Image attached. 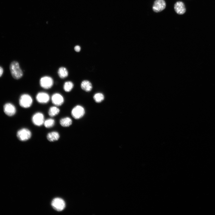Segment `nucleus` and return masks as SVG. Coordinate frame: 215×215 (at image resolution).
<instances>
[{
    "label": "nucleus",
    "instance_id": "1",
    "mask_svg": "<svg viewBox=\"0 0 215 215\" xmlns=\"http://www.w3.org/2000/svg\"><path fill=\"white\" fill-rule=\"evenodd\" d=\"M10 69L11 75L14 79H18L22 76L23 72L18 62L15 61L12 62L10 64Z\"/></svg>",
    "mask_w": 215,
    "mask_h": 215
},
{
    "label": "nucleus",
    "instance_id": "2",
    "mask_svg": "<svg viewBox=\"0 0 215 215\" xmlns=\"http://www.w3.org/2000/svg\"><path fill=\"white\" fill-rule=\"evenodd\" d=\"M33 99L31 96L27 94L22 95L20 97L19 104L20 106L24 108L30 107L33 103Z\"/></svg>",
    "mask_w": 215,
    "mask_h": 215
},
{
    "label": "nucleus",
    "instance_id": "3",
    "mask_svg": "<svg viewBox=\"0 0 215 215\" xmlns=\"http://www.w3.org/2000/svg\"><path fill=\"white\" fill-rule=\"evenodd\" d=\"M32 136L30 131L26 128H23L18 130L17 133V136L18 139L22 141H25L28 140Z\"/></svg>",
    "mask_w": 215,
    "mask_h": 215
},
{
    "label": "nucleus",
    "instance_id": "4",
    "mask_svg": "<svg viewBox=\"0 0 215 215\" xmlns=\"http://www.w3.org/2000/svg\"><path fill=\"white\" fill-rule=\"evenodd\" d=\"M85 110L83 107L80 105L75 106L72 109L71 114L72 117L75 119H79L84 115Z\"/></svg>",
    "mask_w": 215,
    "mask_h": 215
},
{
    "label": "nucleus",
    "instance_id": "5",
    "mask_svg": "<svg viewBox=\"0 0 215 215\" xmlns=\"http://www.w3.org/2000/svg\"><path fill=\"white\" fill-rule=\"evenodd\" d=\"M39 84L42 88L45 89H49L53 86V81L51 77L45 76L41 77L40 79Z\"/></svg>",
    "mask_w": 215,
    "mask_h": 215
},
{
    "label": "nucleus",
    "instance_id": "6",
    "mask_svg": "<svg viewBox=\"0 0 215 215\" xmlns=\"http://www.w3.org/2000/svg\"><path fill=\"white\" fill-rule=\"evenodd\" d=\"M51 205L53 208L58 211H61L64 208L65 206L64 201L60 198H56L52 200Z\"/></svg>",
    "mask_w": 215,
    "mask_h": 215
},
{
    "label": "nucleus",
    "instance_id": "7",
    "mask_svg": "<svg viewBox=\"0 0 215 215\" xmlns=\"http://www.w3.org/2000/svg\"><path fill=\"white\" fill-rule=\"evenodd\" d=\"M31 120L34 125L40 126L43 125L44 121V116L42 113L37 112L33 115Z\"/></svg>",
    "mask_w": 215,
    "mask_h": 215
},
{
    "label": "nucleus",
    "instance_id": "8",
    "mask_svg": "<svg viewBox=\"0 0 215 215\" xmlns=\"http://www.w3.org/2000/svg\"><path fill=\"white\" fill-rule=\"evenodd\" d=\"M166 4L164 0H155L152 7L153 11L156 13L160 12L165 8Z\"/></svg>",
    "mask_w": 215,
    "mask_h": 215
},
{
    "label": "nucleus",
    "instance_id": "9",
    "mask_svg": "<svg viewBox=\"0 0 215 215\" xmlns=\"http://www.w3.org/2000/svg\"><path fill=\"white\" fill-rule=\"evenodd\" d=\"M51 100L52 103L57 106L61 105L64 101L63 96L58 93L53 94L51 96Z\"/></svg>",
    "mask_w": 215,
    "mask_h": 215
},
{
    "label": "nucleus",
    "instance_id": "10",
    "mask_svg": "<svg viewBox=\"0 0 215 215\" xmlns=\"http://www.w3.org/2000/svg\"><path fill=\"white\" fill-rule=\"evenodd\" d=\"M50 97L47 93L44 92L38 93L36 96V99L37 102L40 103L45 104L47 103L49 101Z\"/></svg>",
    "mask_w": 215,
    "mask_h": 215
},
{
    "label": "nucleus",
    "instance_id": "11",
    "mask_svg": "<svg viewBox=\"0 0 215 215\" xmlns=\"http://www.w3.org/2000/svg\"><path fill=\"white\" fill-rule=\"evenodd\" d=\"M4 113L8 116H12L16 113V110L15 106L10 103H7L4 106Z\"/></svg>",
    "mask_w": 215,
    "mask_h": 215
},
{
    "label": "nucleus",
    "instance_id": "12",
    "mask_svg": "<svg viewBox=\"0 0 215 215\" xmlns=\"http://www.w3.org/2000/svg\"><path fill=\"white\" fill-rule=\"evenodd\" d=\"M174 7L175 11L178 14H183L186 11L185 4L181 1L176 2L174 5Z\"/></svg>",
    "mask_w": 215,
    "mask_h": 215
},
{
    "label": "nucleus",
    "instance_id": "13",
    "mask_svg": "<svg viewBox=\"0 0 215 215\" xmlns=\"http://www.w3.org/2000/svg\"><path fill=\"white\" fill-rule=\"evenodd\" d=\"M60 135L59 133L56 131H53L48 133L47 138L50 142H53L57 141L59 138Z\"/></svg>",
    "mask_w": 215,
    "mask_h": 215
},
{
    "label": "nucleus",
    "instance_id": "14",
    "mask_svg": "<svg viewBox=\"0 0 215 215\" xmlns=\"http://www.w3.org/2000/svg\"><path fill=\"white\" fill-rule=\"evenodd\" d=\"M82 89L86 92L90 91L92 89L91 83L88 80H85L82 82L81 84Z\"/></svg>",
    "mask_w": 215,
    "mask_h": 215
},
{
    "label": "nucleus",
    "instance_id": "15",
    "mask_svg": "<svg viewBox=\"0 0 215 215\" xmlns=\"http://www.w3.org/2000/svg\"><path fill=\"white\" fill-rule=\"evenodd\" d=\"M59 123L62 127H67L71 125L72 121L69 117H66L61 119L60 120Z\"/></svg>",
    "mask_w": 215,
    "mask_h": 215
},
{
    "label": "nucleus",
    "instance_id": "16",
    "mask_svg": "<svg viewBox=\"0 0 215 215\" xmlns=\"http://www.w3.org/2000/svg\"><path fill=\"white\" fill-rule=\"evenodd\" d=\"M58 74L60 78L64 79L68 76V73L66 68L64 67H61L58 69Z\"/></svg>",
    "mask_w": 215,
    "mask_h": 215
},
{
    "label": "nucleus",
    "instance_id": "17",
    "mask_svg": "<svg viewBox=\"0 0 215 215\" xmlns=\"http://www.w3.org/2000/svg\"><path fill=\"white\" fill-rule=\"evenodd\" d=\"M60 111V109L57 106H53L49 108L48 114L50 116L53 117L58 115Z\"/></svg>",
    "mask_w": 215,
    "mask_h": 215
},
{
    "label": "nucleus",
    "instance_id": "18",
    "mask_svg": "<svg viewBox=\"0 0 215 215\" xmlns=\"http://www.w3.org/2000/svg\"><path fill=\"white\" fill-rule=\"evenodd\" d=\"M74 87L73 83L70 81L66 82L63 85V89L66 92H69Z\"/></svg>",
    "mask_w": 215,
    "mask_h": 215
},
{
    "label": "nucleus",
    "instance_id": "19",
    "mask_svg": "<svg viewBox=\"0 0 215 215\" xmlns=\"http://www.w3.org/2000/svg\"><path fill=\"white\" fill-rule=\"evenodd\" d=\"M55 120L53 119L49 118L44 120L43 125L47 128H50L53 127L55 125Z\"/></svg>",
    "mask_w": 215,
    "mask_h": 215
},
{
    "label": "nucleus",
    "instance_id": "20",
    "mask_svg": "<svg viewBox=\"0 0 215 215\" xmlns=\"http://www.w3.org/2000/svg\"><path fill=\"white\" fill-rule=\"evenodd\" d=\"M93 98L96 102L100 103L104 99V96L102 93H97L94 95Z\"/></svg>",
    "mask_w": 215,
    "mask_h": 215
},
{
    "label": "nucleus",
    "instance_id": "21",
    "mask_svg": "<svg viewBox=\"0 0 215 215\" xmlns=\"http://www.w3.org/2000/svg\"><path fill=\"white\" fill-rule=\"evenodd\" d=\"M74 49L76 52H79L80 51L81 47L79 45H76L74 47Z\"/></svg>",
    "mask_w": 215,
    "mask_h": 215
},
{
    "label": "nucleus",
    "instance_id": "22",
    "mask_svg": "<svg viewBox=\"0 0 215 215\" xmlns=\"http://www.w3.org/2000/svg\"><path fill=\"white\" fill-rule=\"evenodd\" d=\"M3 72V68L0 67V77L2 75Z\"/></svg>",
    "mask_w": 215,
    "mask_h": 215
}]
</instances>
